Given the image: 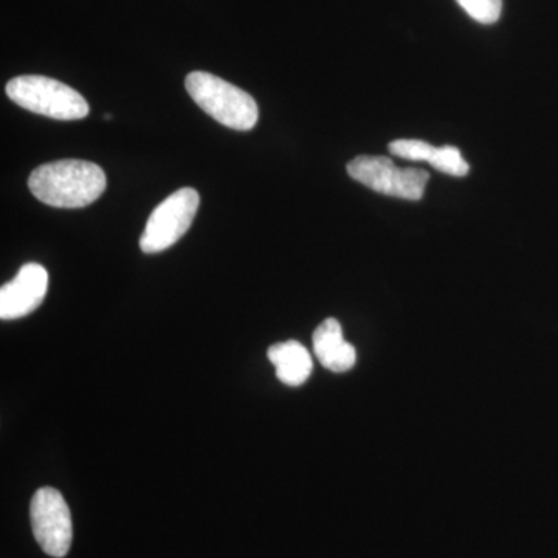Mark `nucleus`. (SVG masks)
Masks as SVG:
<instances>
[{
  "label": "nucleus",
  "instance_id": "0eeeda50",
  "mask_svg": "<svg viewBox=\"0 0 558 558\" xmlns=\"http://www.w3.org/2000/svg\"><path fill=\"white\" fill-rule=\"evenodd\" d=\"M49 289V274L40 264H24L16 277L0 289V318L27 317L43 304Z\"/></svg>",
  "mask_w": 558,
  "mask_h": 558
},
{
  "label": "nucleus",
  "instance_id": "f8f14e48",
  "mask_svg": "<svg viewBox=\"0 0 558 558\" xmlns=\"http://www.w3.org/2000/svg\"><path fill=\"white\" fill-rule=\"evenodd\" d=\"M461 9L480 24H495L501 16L502 0H457Z\"/></svg>",
  "mask_w": 558,
  "mask_h": 558
},
{
  "label": "nucleus",
  "instance_id": "f257e3e1",
  "mask_svg": "<svg viewBox=\"0 0 558 558\" xmlns=\"http://www.w3.org/2000/svg\"><path fill=\"white\" fill-rule=\"evenodd\" d=\"M108 186L105 171L86 160H57L32 172L28 189L36 199L54 208H84Z\"/></svg>",
  "mask_w": 558,
  "mask_h": 558
},
{
  "label": "nucleus",
  "instance_id": "7ed1b4c3",
  "mask_svg": "<svg viewBox=\"0 0 558 558\" xmlns=\"http://www.w3.org/2000/svg\"><path fill=\"white\" fill-rule=\"evenodd\" d=\"M5 90L21 108L49 119L73 121L89 116V105L80 92L49 76H17L7 84Z\"/></svg>",
  "mask_w": 558,
  "mask_h": 558
},
{
  "label": "nucleus",
  "instance_id": "9b49d317",
  "mask_svg": "<svg viewBox=\"0 0 558 558\" xmlns=\"http://www.w3.org/2000/svg\"><path fill=\"white\" fill-rule=\"evenodd\" d=\"M435 150V146L424 140H396V142L389 143V153L392 156L410 161H427L428 163Z\"/></svg>",
  "mask_w": 558,
  "mask_h": 558
},
{
  "label": "nucleus",
  "instance_id": "423d86ee",
  "mask_svg": "<svg viewBox=\"0 0 558 558\" xmlns=\"http://www.w3.org/2000/svg\"><path fill=\"white\" fill-rule=\"evenodd\" d=\"M31 520L36 542L47 556H68L73 538L72 515L60 490L53 487L36 490L31 502Z\"/></svg>",
  "mask_w": 558,
  "mask_h": 558
},
{
  "label": "nucleus",
  "instance_id": "39448f33",
  "mask_svg": "<svg viewBox=\"0 0 558 558\" xmlns=\"http://www.w3.org/2000/svg\"><path fill=\"white\" fill-rule=\"evenodd\" d=\"M348 174L376 193L405 201H421L429 180L427 171L399 168L380 156L355 157L348 163Z\"/></svg>",
  "mask_w": 558,
  "mask_h": 558
},
{
  "label": "nucleus",
  "instance_id": "1a4fd4ad",
  "mask_svg": "<svg viewBox=\"0 0 558 558\" xmlns=\"http://www.w3.org/2000/svg\"><path fill=\"white\" fill-rule=\"evenodd\" d=\"M269 360L277 377L288 387H300L310 379L314 363L310 351L296 340L282 341L269 348Z\"/></svg>",
  "mask_w": 558,
  "mask_h": 558
},
{
  "label": "nucleus",
  "instance_id": "9d476101",
  "mask_svg": "<svg viewBox=\"0 0 558 558\" xmlns=\"http://www.w3.org/2000/svg\"><path fill=\"white\" fill-rule=\"evenodd\" d=\"M428 163L436 171L453 175V178H464L470 171L468 160L462 157L461 150L457 146H440V148H436Z\"/></svg>",
  "mask_w": 558,
  "mask_h": 558
},
{
  "label": "nucleus",
  "instance_id": "6e6552de",
  "mask_svg": "<svg viewBox=\"0 0 558 558\" xmlns=\"http://www.w3.org/2000/svg\"><path fill=\"white\" fill-rule=\"evenodd\" d=\"M314 352L318 362L332 373H347L357 363V351L344 340L343 329L336 318H328L315 329Z\"/></svg>",
  "mask_w": 558,
  "mask_h": 558
},
{
  "label": "nucleus",
  "instance_id": "20e7f679",
  "mask_svg": "<svg viewBox=\"0 0 558 558\" xmlns=\"http://www.w3.org/2000/svg\"><path fill=\"white\" fill-rule=\"evenodd\" d=\"M199 204V193L189 186L168 196L154 209L146 222L145 231L140 238L142 252L148 255L165 252L182 240L183 234L193 226Z\"/></svg>",
  "mask_w": 558,
  "mask_h": 558
},
{
  "label": "nucleus",
  "instance_id": "f03ea898",
  "mask_svg": "<svg viewBox=\"0 0 558 558\" xmlns=\"http://www.w3.org/2000/svg\"><path fill=\"white\" fill-rule=\"evenodd\" d=\"M185 87L205 113L230 130L252 131L258 123L259 110L255 98L219 76L191 72Z\"/></svg>",
  "mask_w": 558,
  "mask_h": 558
}]
</instances>
